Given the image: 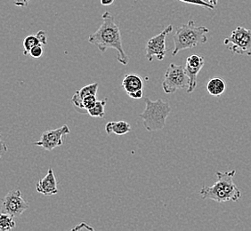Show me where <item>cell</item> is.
Segmentation results:
<instances>
[{"label": "cell", "instance_id": "cell-1", "mask_svg": "<svg viewBox=\"0 0 251 231\" xmlns=\"http://www.w3.org/2000/svg\"><path fill=\"white\" fill-rule=\"evenodd\" d=\"M102 24L96 32L88 37V42L96 46L101 53H104L107 49H115L117 51V60L122 65H127L129 58L126 54L122 46L121 30L115 23L114 17L111 13L105 12L101 15Z\"/></svg>", "mask_w": 251, "mask_h": 231}, {"label": "cell", "instance_id": "cell-2", "mask_svg": "<svg viewBox=\"0 0 251 231\" xmlns=\"http://www.w3.org/2000/svg\"><path fill=\"white\" fill-rule=\"evenodd\" d=\"M236 171L231 172H217L218 181L211 187L204 186L200 191L203 199H211L218 203L237 202L242 193L233 183V177Z\"/></svg>", "mask_w": 251, "mask_h": 231}, {"label": "cell", "instance_id": "cell-3", "mask_svg": "<svg viewBox=\"0 0 251 231\" xmlns=\"http://www.w3.org/2000/svg\"><path fill=\"white\" fill-rule=\"evenodd\" d=\"M209 29L204 26H196L194 21H189L186 24L176 29L173 40L174 50L172 56H176L180 51L196 47L198 45L207 43V34Z\"/></svg>", "mask_w": 251, "mask_h": 231}, {"label": "cell", "instance_id": "cell-4", "mask_svg": "<svg viewBox=\"0 0 251 231\" xmlns=\"http://www.w3.org/2000/svg\"><path fill=\"white\" fill-rule=\"evenodd\" d=\"M145 101V111L139 116L143 119L144 126L148 132L161 130L164 128L167 118L170 115L172 109L168 102L161 99L151 101L144 97Z\"/></svg>", "mask_w": 251, "mask_h": 231}, {"label": "cell", "instance_id": "cell-5", "mask_svg": "<svg viewBox=\"0 0 251 231\" xmlns=\"http://www.w3.org/2000/svg\"><path fill=\"white\" fill-rule=\"evenodd\" d=\"M188 87L189 77L185 73L184 68L174 63L169 64L162 82L163 91L167 94H170L180 89H188Z\"/></svg>", "mask_w": 251, "mask_h": 231}, {"label": "cell", "instance_id": "cell-6", "mask_svg": "<svg viewBox=\"0 0 251 231\" xmlns=\"http://www.w3.org/2000/svg\"><path fill=\"white\" fill-rule=\"evenodd\" d=\"M224 44L232 53L251 56V30L242 26L237 27L230 37L224 40Z\"/></svg>", "mask_w": 251, "mask_h": 231}, {"label": "cell", "instance_id": "cell-7", "mask_svg": "<svg viewBox=\"0 0 251 231\" xmlns=\"http://www.w3.org/2000/svg\"><path fill=\"white\" fill-rule=\"evenodd\" d=\"M174 29L173 25H169L166 29L160 32L159 35L149 39L145 48V56L149 62H152L153 58L162 61L168 53V49L166 46V39L170 32Z\"/></svg>", "mask_w": 251, "mask_h": 231}, {"label": "cell", "instance_id": "cell-8", "mask_svg": "<svg viewBox=\"0 0 251 231\" xmlns=\"http://www.w3.org/2000/svg\"><path fill=\"white\" fill-rule=\"evenodd\" d=\"M29 204L25 201L19 189L11 190L2 200V212L8 213L14 218H20L29 209Z\"/></svg>", "mask_w": 251, "mask_h": 231}, {"label": "cell", "instance_id": "cell-9", "mask_svg": "<svg viewBox=\"0 0 251 231\" xmlns=\"http://www.w3.org/2000/svg\"><path fill=\"white\" fill-rule=\"evenodd\" d=\"M70 133L71 130L67 125H63L57 129L45 131L39 140L34 142V144L41 147L48 151H52L53 149L63 144V137L69 135Z\"/></svg>", "mask_w": 251, "mask_h": 231}, {"label": "cell", "instance_id": "cell-10", "mask_svg": "<svg viewBox=\"0 0 251 231\" xmlns=\"http://www.w3.org/2000/svg\"><path fill=\"white\" fill-rule=\"evenodd\" d=\"M121 85L130 98L142 99L145 96V81L138 74H126Z\"/></svg>", "mask_w": 251, "mask_h": 231}, {"label": "cell", "instance_id": "cell-11", "mask_svg": "<svg viewBox=\"0 0 251 231\" xmlns=\"http://www.w3.org/2000/svg\"><path fill=\"white\" fill-rule=\"evenodd\" d=\"M98 87H99V84L94 82L82 87L81 89H77V91L75 92V93L72 97V103L78 113H81V114L87 113V111H86L83 106V100L84 98L89 95H97Z\"/></svg>", "mask_w": 251, "mask_h": 231}, {"label": "cell", "instance_id": "cell-12", "mask_svg": "<svg viewBox=\"0 0 251 231\" xmlns=\"http://www.w3.org/2000/svg\"><path fill=\"white\" fill-rule=\"evenodd\" d=\"M58 183L55 178V175L52 168H49L47 175L41 179L36 185L37 191L43 196H53L58 193Z\"/></svg>", "mask_w": 251, "mask_h": 231}, {"label": "cell", "instance_id": "cell-13", "mask_svg": "<svg viewBox=\"0 0 251 231\" xmlns=\"http://www.w3.org/2000/svg\"><path fill=\"white\" fill-rule=\"evenodd\" d=\"M48 43V36L46 31L44 30H39L38 33L36 35H30L25 38L24 40V54L25 55H28L29 54V52L31 51V49L35 47L36 46H38L39 44H43V45H47Z\"/></svg>", "mask_w": 251, "mask_h": 231}, {"label": "cell", "instance_id": "cell-14", "mask_svg": "<svg viewBox=\"0 0 251 231\" xmlns=\"http://www.w3.org/2000/svg\"><path fill=\"white\" fill-rule=\"evenodd\" d=\"M105 132L107 135L112 134L117 135H124L131 132V125L126 121H118V122H108L105 125Z\"/></svg>", "mask_w": 251, "mask_h": 231}, {"label": "cell", "instance_id": "cell-15", "mask_svg": "<svg viewBox=\"0 0 251 231\" xmlns=\"http://www.w3.org/2000/svg\"><path fill=\"white\" fill-rule=\"evenodd\" d=\"M226 89V81L220 77H214L207 84V91L210 95L219 97L222 95Z\"/></svg>", "mask_w": 251, "mask_h": 231}, {"label": "cell", "instance_id": "cell-16", "mask_svg": "<svg viewBox=\"0 0 251 231\" xmlns=\"http://www.w3.org/2000/svg\"><path fill=\"white\" fill-rule=\"evenodd\" d=\"M202 68L203 66H192V65H189L185 63L184 70L189 77V87L187 89L188 93L193 92L197 87V78H198L199 73L201 72Z\"/></svg>", "mask_w": 251, "mask_h": 231}, {"label": "cell", "instance_id": "cell-17", "mask_svg": "<svg viewBox=\"0 0 251 231\" xmlns=\"http://www.w3.org/2000/svg\"><path fill=\"white\" fill-rule=\"evenodd\" d=\"M107 99H103L101 101H97L96 105L93 107L92 109L87 111V114L92 117H100L102 118L105 116L104 108L107 103Z\"/></svg>", "mask_w": 251, "mask_h": 231}, {"label": "cell", "instance_id": "cell-18", "mask_svg": "<svg viewBox=\"0 0 251 231\" xmlns=\"http://www.w3.org/2000/svg\"><path fill=\"white\" fill-rule=\"evenodd\" d=\"M15 218L8 213L2 212L0 215V230L1 231H9L15 229Z\"/></svg>", "mask_w": 251, "mask_h": 231}, {"label": "cell", "instance_id": "cell-19", "mask_svg": "<svg viewBox=\"0 0 251 231\" xmlns=\"http://www.w3.org/2000/svg\"><path fill=\"white\" fill-rule=\"evenodd\" d=\"M179 1H181L183 3H186V4H190V5H200V6L208 8V9H215L214 5H211L210 3H208L205 0H179Z\"/></svg>", "mask_w": 251, "mask_h": 231}, {"label": "cell", "instance_id": "cell-20", "mask_svg": "<svg viewBox=\"0 0 251 231\" xmlns=\"http://www.w3.org/2000/svg\"><path fill=\"white\" fill-rule=\"evenodd\" d=\"M97 101V95H89V96L84 98V100H83V106H84L86 111H88V110L92 109L93 107L96 105Z\"/></svg>", "mask_w": 251, "mask_h": 231}, {"label": "cell", "instance_id": "cell-21", "mask_svg": "<svg viewBox=\"0 0 251 231\" xmlns=\"http://www.w3.org/2000/svg\"><path fill=\"white\" fill-rule=\"evenodd\" d=\"M44 46L45 45L43 44H39L38 46H36L29 52V55L33 58H36V59L41 57L44 54Z\"/></svg>", "mask_w": 251, "mask_h": 231}, {"label": "cell", "instance_id": "cell-22", "mask_svg": "<svg viewBox=\"0 0 251 231\" xmlns=\"http://www.w3.org/2000/svg\"><path fill=\"white\" fill-rule=\"evenodd\" d=\"M29 1V0H17L16 2H15V4L18 6H26Z\"/></svg>", "mask_w": 251, "mask_h": 231}, {"label": "cell", "instance_id": "cell-23", "mask_svg": "<svg viewBox=\"0 0 251 231\" xmlns=\"http://www.w3.org/2000/svg\"><path fill=\"white\" fill-rule=\"evenodd\" d=\"M114 1H115V0H100L101 5H104V6L111 5V4H113V2H114Z\"/></svg>", "mask_w": 251, "mask_h": 231}, {"label": "cell", "instance_id": "cell-24", "mask_svg": "<svg viewBox=\"0 0 251 231\" xmlns=\"http://www.w3.org/2000/svg\"><path fill=\"white\" fill-rule=\"evenodd\" d=\"M208 3H210L211 5H214V6H216V5H218V0H208Z\"/></svg>", "mask_w": 251, "mask_h": 231}, {"label": "cell", "instance_id": "cell-25", "mask_svg": "<svg viewBox=\"0 0 251 231\" xmlns=\"http://www.w3.org/2000/svg\"><path fill=\"white\" fill-rule=\"evenodd\" d=\"M205 1H207V2H208V0H205Z\"/></svg>", "mask_w": 251, "mask_h": 231}]
</instances>
